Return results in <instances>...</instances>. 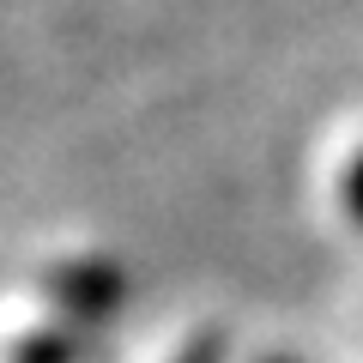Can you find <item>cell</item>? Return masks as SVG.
<instances>
[{"mask_svg":"<svg viewBox=\"0 0 363 363\" xmlns=\"http://www.w3.org/2000/svg\"><path fill=\"white\" fill-rule=\"evenodd\" d=\"M345 206H351V218L363 224V152H357V164L345 169Z\"/></svg>","mask_w":363,"mask_h":363,"instance_id":"cell-1","label":"cell"},{"mask_svg":"<svg viewBox=\"0 0 363 363\" xmlns=\"http://www.w3.org/2000/svg\"><path fill=\"white\" fill-rule=\"evenodd\" d=\"M182 363H218V345H194V351H188Z\"/></svg>","mask_w":363,"mask_h":363,"instance_id":"cell-2","label":"cell"}]
</instances>
